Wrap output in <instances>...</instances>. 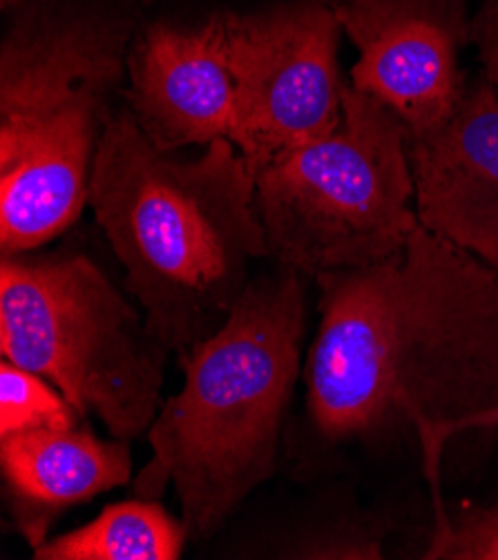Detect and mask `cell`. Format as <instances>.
Listing matches in <instances>:
<instances>
[{
	"label": "cell",
	"mask_w": 498,
	"mask_h": 560,
	"mask_svg": "<svg viewBox=\"0 0 498 560\" xmlns=\"http://www.w3.org/2000/svg\"><path fill=\"white\" fill-rule=\"evenodd\" d=\"M360 59L351 85L403 119L407 130L438 124L465 90L461 51L472 40L467 0H336Z\"/></svg>",
	"instance_id": "9c48e42d"
},
{
	"label": "cell",
	"mask_w": 498,
	"mask_h": 560,
	"mask_svg": "<svg viewBox=\"0 0 498 560\" xmlns=\"http://www.w3.org/2000/svg\"><path fill=\"white\" fill-rule=\"evenodd\" d=\"M304 315L300 272L282 266L253 279L229 319L177 355L184 386L148 429L152 458L135 491L157 500L173 482L190 538H210L278 467Z\"/></svg>",
	"instance_id": "3957f363"
},
{
	"label": "cell",
	"mask_w": 498,
	"mask_h": 560,
	"mask_svg": "<svg viewBox=\"0 0 498 560\" xmlns=\"http://www.w3.org/2000/svg\"><path fill=\"white\" fill-rule=\"evenodd\" d=\"M255 203L270 255L298 272L317 277L396 255L420 226L407 126L345 85L340 126L264 163Z\"/></svg>",
	"instance_id": "277c9868"
},
{
	"label": "cell",
	"mask_w": 498,
	"mask_h": 560,
	"mask_svg": "<svg viewBox=\"0 0 498 560\" xmlns=\"http://www.w3.org/2000/svg\"><path fill=\"white\" fill-rule=\"evenodd\" d=\"M190 532L157 500L105 508L90 525L43 542L36 560H177Z\"/></svg>",
	"instance_id": "4fadbf2b"
},
{
	"label": "cell",
	"mask_w": 498,
	"mask_h": 560,
	"mask_svg": "<svg viewBox=\"0 0 498 560\" xmlns=\"http://www.w3.org/2000/svg\"><path fill=\"white\" fill-rule=\"evenodd\" d=\"M21 3H23V0H0V8H3L5 14H10V12H14L16 8H21Z\"/></svg>",
	"instance_id": "ac0fdd59"
},
{
	"label": "cell",
	"mask_w": 498,
	"mask_h": 560,
	"mask_svg": "<svg viewBox=\"0 0 498 560\" xmlns=\"http://www.w3.org/2000/svg\"><path fill=\"white\" fill-rule=\"evenodd\" d=\"M472 40L476 43L483 77L498 88V0H485L472 21Z\"/></svg>",
	"instance_id": "e0dca14e"
},
{
	"label": "cell",
	"mask_w": 498,
	"mask_h": 560,
	"mask_svg": "<svg viewBox=\"0 0 498 560\" xmlns=\"http://www.w3.org/2000/svg\"><path fill=\"white\" fill-rule=\"evenodd\" d=\"M0 353L49 380L81 418L135 440L161 409L171 351L88 255L59 250L3 255Z\"/></svg>",
	"instance_id": "5b68a950"
},
{
	"label": "cell",
	"mask_w": 498,
	"mask_h": 560,
	"mask_svg": "<svg viewBox=\"0 0 498 560\" xmlns=\"http://www.w3.org/2000/svg\"><path fill=\"white\" fill-rule=\"evenodd\" d=\"M231 10L184 3L135 23L128 109L163 152L235 139L238 103L229 61Z\"/></svg>",
	"instance_id": "52a82bcc"
},
{
	"label": "cell",
	"mask_w": 498,
	"mask_h": 560,
	"mask_svg": "<svg viewBox=\"0 0 498 560\" xmlns=\"http://www.w3.org/2000/svg\"><path fill=\"white\" fill-rule=\"evenodd\" d=\"M306 405L328 440L416 431L433 489L450 438L498 424V270L418 226L378 264L317 275Z\"/></svg>",
	"instance_id": "6da1fadb"
},
{
	"label": "cell",
	"mask_w": 498,
	"mask_h": 560,
	"mask_svg": "<svg viewBox=\"0 0 498 560\" xmlns=\"http://www.w3.org/2000/svg\"><path fill=\"white\" fill-rule=\"evenodd\" d=\"M287 558H351V560H380L382 536L364 525L343 523L317 529L289 547Z\"/></svg>",
	"instance_id": "2e32d148"
},
{
	"label": "cell",
	"mask_w": 498,
	"mask_h": 560,
	"mask_svg": "<svg viewBox=\"0 0 498 560\" xmlns=\"http://www.w3.org/2000/svg\"><path fill=\"white\" fill-rule=\"evenodd\" d=\"M0 471L14 525L34 551L66 510L128 485L130 440H101L79 424L25 431L0 438Z\"/></svg>",
	"instance_id": "7c38bea8"
},
{
	"label": "cell",
	"mask_w": 498,
	"mask_h": 560,
	"mask_svg": "<svg viewBox=\"0 0 498 560\" xmlns=\"http://www.w3.org/2000/svg\"><path fill=\"white\" fill-rule=\"evenodd\" d=\"M420 226L498 270V88L465 83L438 124L407 130Z\"/></svg>",
	"instance_id": "30bf717a"
},
{
	"label": "cell",
	"mask_w": 498,
	"mask_h": 560,
	"mask_svg": "<svg viewBox=\"0 0 498 560\" xmlns=\"http://www.w3.org/2000/svg\"><path fill=\"white\" fill-rule=\"evenodd\" d=\"M343 34L331 0H282L255 12H233V143L253 175L280 152L340 126L347 85L338 66Z\"/></svg>",
	"instance_id": "8992f818"
},
{
	"label": "cell",
	"mask_w": 498,
	"mask_h": 560,
	"mask_svg": "<svg viewBox=\"0 0 498 560\" xmlns=\"http://www.w3.org/2000/svg\"><path fill=\"white\" fill-rule=\"evenodd\" d=\"M0 47V167L51 121L107 107L124 77L135 25L85 12H32L23 3Z\"/></svg>",
	"instance_id": "ba28073f"
},
{
	"label": "cell",
	"mask_w": 498,
	"mask_h": 560,
	"mask_svg": "<svg viewBox=\"0 0 498 560\" xmlns=\"http://www.w3.org/2000/svg\"><path fill=\"white\" fill-rule=\"evenodd\" d=\"M107 107L85 105L45 126L0 167V250L32 253L68 231L90 201Z\"/></svg>",
	"instance_id": "8fae6325"
},
{
	"label": "cell",
	"mask_w": 498,
	"mask_h": 560,
	"mask_svg": "<svg viewBox=\"0 0 498 560\" xmlns=\"http://www.w3.org/2000/svg\"><path fill=\"white\" fill-rule=\"evenodd\" d=\"M88 203L150 332L177 355L229 319L253 264L270 255L240 148L215 139L199 159H175L130 109L105 124Z\"/></svg>",
	"instance_id": "7a4b0ae2"
},
{
	"label": "cell",
	"mask_w": 498,
	"mask_h": 560,
	"mask_svg": "<svg viewBox=\"0 0 498 560\" xmlns=\"http://www.w3.org/2000/svg\"><path fill=\"white\" fill-rule=\"evenodd\" d=\"M425 558L442 560H498V498L487 508L433 527L431 545Z\"/></svg>",
	"instance_id": "9a60e30c"
},
{
	"label": "cell",
	"mask_w": 498,
	"mask_h": 560,
	"mask_svg": "<svg viewBox=\"0 0 498 560\" xmlns=\"http://www.w3.org/2000/svg\"><path fill=\"white\" fill-rule=\"evenodd\" d=\"M77 409L49 380L12 364L0 362V438L79 424Z\"/></svg>",
	"instance_id": "5bb4252c"
}]
</instances>
